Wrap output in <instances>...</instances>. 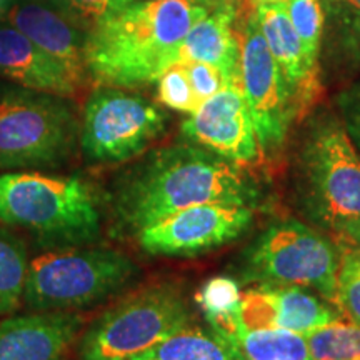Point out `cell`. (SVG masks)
<instances>
[{"label":"cell","mask_w":360,"mask_h":360,"mask_svg":"<svg viewBox=\"0 0 360 360\" xmlns=\"http://www.w3.org/2000/svg\"><path fill=\"white\" fill-rule=\"evenodd\" d=\"M101 217L96 188L84 179L39 170L0 174V224L24 229L42 244H89L101 233Z\"/></svg>","instance_id":"4"},{"label":"cell","mask_w":360,"mask_h":360,"mask_svg":"<svg viewBox=\"0 0 360 360\" xmlns=\"http://www.w3.org/2000/svg\"><path fill=\"white\" fill-rule=\"evenodd\" d=\"M242 2L212 7L182 39L175 62H204L224 75L227 87H240V37L236 29Z\"/></svg>","instance_id":"16"},{"label":"cell","mask_w":360,"mask_h":360,"mask_svg":"<svg viewBox=\"0 0 360 360\" xmlns=\"http://www.w3.org/2000/svg\"><path fill=\"white\" fill-rule=\"evenodd\" d=\"M210 8L187 0H134L89 32V79L119 89L155 84L165 70L177 65L180 42Z\"/></svg>","instance_id":"2"},{"label":"cell","mask_w":360,"mask_h":360,"mask_svg":"<svg viewBox=\"0 0 360 360\" xmlns=\"http://www.w3.org/2000/svg\"><path fill=\"white\" fill-rule=\"evenodd\" d=\"M340 244L342 245L347 244V249L355 250V252H359V254H360V225H359V227H355L354 231L349 233V237L344 238Z\"/></svg>","instance_id":"31"},{"label":"cell","mask_w":360,"mask_h":360,"mask_svg":"<svg viewBox=\"0 0 360 360\" xmlns=\"http://www.w3.org/2000/svg\"><path fill=\"white\" fill-rule=\"evenodd\" d=\"M29 264L19 238L0 229V315H12L22 307Z\"/></svg>","instance_id":"22"},{"label":"cell","mask_w":360,"mask_h":360,"mask_svg":"<svg viewBox=\"0 0 360 360\" xmlns=\"http://www.w3.org/2000/svg\"><path fill=\"white\" fill-rule=\"evenodd\" d=\"M238 345L245 360H310L304 335L283 328H244Z\"/></svg>","instance_id":"23"},{"label":"cell","mask_w":360,"mask_h":360,"mask_svg":"<svg viewBox=\"0 0 360 360\" xmlns=\"http://www.w3.org/2000/svg\"><path fill=\"white\" fill-rule=\"evenodd\" d=\"M187 2L204 4V6H209V7H217V6H222V4H229V2H242V0H187Z\"/></svg>","instance_id":"32"},{"label":"cell","mask_w":360,"mask_h":360,"mask_svg":"<svg viewBox=\"0 0 360 360\" xmlns=\"http://www.w3.org/2000/svg\"><path fill=\"white\" fill-rule=\"evenodd\" d=\"M238 37L242 94L250 110L260 154L274 157L285 146L290 125L297 117H302V110L265 44L252 8Z\"/></svg>","instance_id":"10"},{"label":"cell","mask_w":360,"mask_h":360,"mask_svg":"<svg viewBox=\"0 0 360 360\" xmlns=\"http://www.w3.org/2000/svg\"><path fill=\"white\" fill-rule=\"evenodd\" d=\"M245 330L283 328L307 335L335 322L339 314L330 305L300 287H259L242 297Z\"/></svg>","instance_id":"14"},{"label":"cell","mask_w":360,"mask_h":360,"mask_svg":"<svg viewBox=\"0 0 360 360\" xmlns=\"http://www.w3.org/2000/svg\"><path fill=\"white\" fill-rule=\"evenodd\" d=\"M182 65L186 67L193 92L200 102H205L207 98L214 97L224 87H227L224 75L214 65L204 64V62H188Z\"/></svg>","instance_id":"30"},{"label":"cell","mask_w":360,"mask_h":360,"mask_svg":"<svg viewBox=\"0 0 360 360\" xmlns=\"http://www.w3.org/2000/svg\"><path fill=\"white\" fill-rule=\"evenodd\" d=\"M84 327L74 312H39L0 322V360H65Z\"/></svg>","instance_id":"15"},{"label":"cell","mask_w":360,"mask_h":360,"mask_svg":"<svg viewBox=\"0 0 360 360\" xmlns=\"http://www.w3.org/2000/svg\"><path fill=\"white\" fill-rule=\"evenodd\" d=\"M252 219L254 209L249 205L200 204L147 225L135 237L150 255L193 257L236 240Z\"/></svg>","instance_id":"11"},{"label":"cell","mask_w":360,"mask_h":360,"mask_svg":"<svg viewBox=\"0 0 360 360\" xmlns=\"http://www.w3.org/2000/svg\"><path fill=\"white\" fill-rule=\"evenodd\" d=\"M326 13L323 37L332 56L360 65V0H322Z\"/></svg>","instance_id":"21"},{"label":"cell","mask_w":360,"mask_h":360,"mask_svg":"<svg viewBox=\"0 0 360 360\" xmlns=\"http://www.w3.org/2000/svg\"><path fill=\"white\" fill-rule=\"evenodd\" d=\"M297 205L337 242L360 225V152L340 117L319 112L309 120L297 152Z\"/></svg>","instance_id":"3"},{"label":"cell","mask_w":360,"mask_h":360,"mask_svg":"<svg viewBox=\"0 0 360 360\" xmlns=\"http://www.w3.org/2000/svg\"><path fill=\"white\" fill-rule=\"evenodd\" d=\"M137 272V265L115 249H56L29 264L24 302L40 312H70L117 294Z\"/></svg>","instance_id":"6"},{"label":"cell","mask_w":360,"mask_h":360,"mask_svg":"<svg viewBox=\"0 0 360 360\" xmlns=\"http://www.w3.org/2000/svg\"><path fill=\"white\" fill-rule=\"evenodd\" d=\"M0 77L20 87L65 98L75 97L80 90L64 65L7 20L0 22Z\"/></svg>","instance_id":"18"},{"label":"cell","mask_w":360,"mask_h":360,"mask_svg":"<svg viewBox=\"0 0 360 360\" xmlns=\"http://www.w3.org/2000/svg\"><path fill=\"white\" fill-rule=\"evenodd\" d=\"M80 122L69 98L0 87V170H42L74 155Z\"/></svg>","instance_id":"5"},{"label":"cell","mask_w":360,"mask_h":360,"mask_svg":"<svg viewBox=\"0 0 360 360\" xmlns=\"http://www.w3.org/2000/svg\"><path fill=\"white\" fill-rule=\"evenodd\" d=\"M157 98L164 107L170 110L193 114L202 102L193 92L187 70L182 64L172 65L157 79Z\"/></svg>","instance_id":"26"},{"label":"cell","mask_w":360,"mask_h":360,"mask_svg":"<svg viewBox=\"0 0 360 360\" xmlns=\"http://www.w3.org/2000/svg\"><path fill=\"white\" fill-rule=\"evenodd\" d=\"M252 11L265 44L285 75L304 115L321 90L319 64L305 52L302 40L289 19L285 4H265Z\"/></svg>","instance_id":"17"},{"label":"cell","mask_w":360,"mask_h":360,"mask_svg":"<svg viewBox=\"0 0 360 360\" xmlns=\"http://www.w3.org/2000/svg\"><path fill=\"white\" fill-rule=\"evenodd\" d=\"M72 20L90 32L117 13L129 7L134 0H52Z\"/></svg>","instance_id":"28"},{"label":"cell","mask_w":360,"mask_h":360,"mask_svg":"<svg viewBox=\"0 0 360 360\" xmlns=\"http://www.w3.org/2000/svg\"><path fill=\"white\" fill-rule=\"evenodd\" d=\"M167 127V115L148 98L101 85L80 122V150L94 164H122L142 155Z\"/></svg>","instance_id":"9"},{"label":"cell","mask_w":360,"mask_h":360,"mask_svg":"<svg viewBox=\"0 0 360 360\" xmlns=\"http://www.w3.org/2000/svg\"><path fill=\"white\" fill-rule=\"evenodd\" d=\"M257 182L244 169L199 146L159 148L119 179L112 212L120 231L135 233L200 204L255 205Z\"/></svg>","instance_id":"1"},{"label":"cell","mask_w":360,"mask_h":360,"mask_svg":"<svg viewBox=\"0 0 360 360\" xmlns=\"http://www.w3.org/2000/svg\"><path fill=\"white\" fill-rule=\"evenodd\" d=\"M240 283L232 277H212L197 290L195 302L210 323V328L233 342L244 332L242 323Z\"/></svg>","instance_id":"20"},{"label":"cell","mask_w":360,"mask_h":360,"mask_svg":"<svg viewBox=\"0 0 360 360\" xmlns=\"http://www.w3.org/2000/svg\"><path fill=\"white\" fill-rule=\"evenodd\" d=\"M184 139L238 165L257 162L260 148L240 87H224L180 127Z\"/></svg>","instance_id":"12"},{"label":"cell","mask_w":360,"mask_h":360,"mask_svg":"<svg viewBox=\"0 0 360 360\" xmlns=\"http://www.w3.org/2000/svg\"><path fill=\"white\" fill-rule=\"evenodd\" d=\"M4 19L64 65L80 89L87 84L85 47L89 32L52 0H17L7 8Z\"/></svg>","instance_id":"13"},{"label":"cell","mask_w":360,"mask_h":360,"mask_svg":"<svg viewBox=\"0 0 360 360\" xmlns=\"http://www.w3.org/2000/svg\"><path fill=\"white\" fill-rule=\"evenodd\" d=\"M192 314L175 283L134 292L96 319L82 334L80 360H129L191 326Z\"/></svg>","instance_id":"8"},{"label":"cell","mask_w":360,"mask_h":360,"mask_svg":"<svg viewBox=\"0 0 360 360\" xmlns=\"http://www.w3.org/2000/svg\"><path fill=\"white\" fill-rule=\"evenodd\" d=\"M285 8L297 35L302 40L305 52L319 64L326 27L322 0H289Z\"/></svg>","instance_id":"25"},{"label":"cell","mask_w":360,"mask_h":360,"mask_svg":"<svg viewBox=\"0 0 360 360\" xmlns=\"http://www.w3.org/2000/svg\"><path fill=\"white\" fill-rule=\"evenodd\" d=\"M339 254L326 236L295 219L272 224L242 254L238 274L260 287H300L335 302Z\"/></svg>","instance_id":"7"},{"label":"cell","mask_w":360,"mask_h":360,"mask_svg":"<svg viewBox=\"0 0 360 360\" xmlns=\"http://www.w3.org/2000/svg\"><path fill=\"white\" fill-rule=\"evenodd\" d=\"M249 2L250 8L257 7V6H265V4H287L289 0H247Z\"/></svg>","instance_id":"33"},{"label":"cell","mask_w":360,"mask_h":360,"mask_svg":"<svg viewBox=\"0 0 360 360\" xmlns=\"http://www.w3.org/2000/svg\"><path fill=\"white\" fill-rule=\"evenodd\" d=\"M129 360H245L240 345L214 328L187 326Z\"/></svg>","instance_id":"19"},{"label":"cell","mask_w":360,"mask_h":360,"mask_svg":"<svg viewBox=\"0 0 360 360\" xmlns=\"http://www.w3.org/2000/svg\"><path fill=\"white\" fill-rule=\"evenodd\" d=\"M0 2H2V0H0Z\"/></svg>","instance_id":"34"},{"label":"cell","mask_w":360,"mask_h":360,"mask_svg":"<svg viewBox=\"0 0 360 360\" xmlns=\"http://www.w3.org/2000/svg\"><path fill=\"white\" fill-rule=\"evenodd\" d=\"M335 304L349 322L360 327V254L347 249L340 257Z\"/></svg>","instance_id":"27"},{"label":"cell","mask_w":360,"mask_h":360,"mask_svg":"<svg viewBox=\"0 0 360 360\" xmlns=\"http://www.w3.org/2000/svg\"><path fill=\"white\" fill-rule=\"evenodd\" d=\"M335 105L337 115L360 152V79L337 94Z\"/></svg>","instance_id":"29"},{"label":"cell","mask_w":360,"mask_h":360,"mask_svg":"<svg viewBox=\"0 0 360 360\" xmlns=\"http://www.w3.org/2000/svg\"><path fill=\"white\" fill-rule=\"evenodd\" d=\"M305 337L310 360H360V327L352 322L337 319Z\"/></svg>","instance_id":"24"}]
</instances>
